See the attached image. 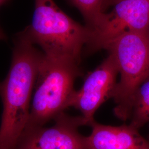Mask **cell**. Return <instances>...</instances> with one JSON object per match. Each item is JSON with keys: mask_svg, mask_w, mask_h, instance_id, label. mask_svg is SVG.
Listing matches in <instances>:
<instances>
[{"mask_svg": "<svg viewBox=\"0 0 149 149\" xmlns=\"http://www.w3.org/2000/svg\"><path fill=\"white\" fill-rule=\"evenodd\" d=\"M26 30L16 39L11 68L0 83L3 113L0 149H13L28 120L31 100L43 53L34 46Z\"/></svg>", "mask_w": 149, "mask_h": 149, "instance_id": "1", "label": "cell"}, {"mask_svg": "<svg viewBox=\"0 0 149 149\" xmlns=\"http://www.w3.org/2000/svg\"><path fill=\"white\" fill-rule=\"evenodd\" d=\"M26 31L32 42L40 47L45 55L77 64L91 34L90 28L74 21L53 0H35L32 24Z\"/></svg>", "mask_w": 149, "mask_h": 149, "instance_id": "2", "label": "cell"}, {"mask_svg": "<svg viewBox=\"0 0 149 149\" xmlns=\"http://www.w3.org/2000/svg\"><path fill=\"white\" fill-rule=\"evenodd\" d=\"M78 66L69 60L43 53L24 131L44 127L68 108L74 81L80 74Z\"/></svg>", "mask_w": 149, "mask_h": 149, "instance_id": "3", "label": "cell"}, {"mask_svg": "<svg viewBox=\"0 0 149 149\" xmlns=\"http://www.w3.org/2000/svg\"><path fill=\"white\" fill-rule=\"evenodd\" d=\"M107 49L120 74L112 97L116 103L114 113L125 121L130 119L136 91L149 76V38L146 32H129L117 38Z\"/></svg>", "mask_w": 149, "mask_h": 149, "instance_id": "4", "label": "cell"}, {"mask_svg": "<svg viewBox=\"0 0 149 149\" xmlns=\"http://www.w3.org/2000/svg\"><path fill=\"white\" fill-rule=\"evenodd\" d=\"M106 13L101 24L91 32L87 50L106 49L117 38L129 32H146L149 27V0H121Z\"/></svg>", "mask_w": 149, "mask_h": 149, "instance_id": "5", "label": "cell"}, {"mask_svg": "<svg viewBox=\"0 0 149 149\" xmlns=\"http://www.w3.org/2000/svg\"><path fill=\"white\" fill-rule=\"evenodd\" d=\"M54 120L51 127L26 130L13 149H88L86 136L78 130L86 125L83 118L63 112Z\"/></svg>", "mask_w": 149, "mask_h": 149, "instance_id": "6", "label": "cell"}, {"mask_svg": "<svg viewBox=\"0 0 149 149\" xmlns=\"http://www.w3.org/2000/svg\"><path fill=\"white\" fill-rule=\"evenodd\" d=\"M119 71L113 55L106 59L86 77L82 87L74 91L68 107H74L81 113L86 125L95 121L96 111L109 98H112L117 82Z\"/></svg>", "mask_w": 149, "mask_h": 149, "instance_id": "7", "label": "cell"}, {"mask_svg": "<svg viewBox=\"0 0 149 149\" xmlns=\"http://www.w3.org/2000/svg\"><path fill=\"white\" fill-rule=\"evenodd\" d=\"M86 137L88 149H149V141L130 124L114 127L96 122Z\"/></svg>", "mask_w": 149, "mask_h": 149, "instance_id": "8", "label": "cell"}, {"mask_svg": "<svg viewBox=\"0 0 149 149\" xmlns=\"http://www.w3.org/2000/svg\"><path fill=\"white\" fill-rule=\"evenodd\" d=\"M130 119L129 124L137 129L149 122V76L135 93Z\"/></svg>", "mask_w": 149, "mask_h": 149, "instance_id": "9", "label": "cell"}, {"mask_svg": "<svg viewBox=\"0 0 149 149\" xmlns=\"http://www.w3.org/2000/svg\"><path fill=\"white\" fill-rule=\"evenodd\" d=\"M77 7L84 16L87 27L91 32L95 31L101 24L106 14V0H70Z\"/></svg>", "mask_w": 149, "mask_h": 149, "instance_id": "10", "label": "cell"}, {"mask_svg": "<svg viewBox=\"0 0 149 149\" xmlns=\"http://www.w3.org/2000/svg\"><path fill=\"white\" fill-rule=\"evenodd\" d=\"M121 0H106L105 1V8L108 6L114 5L116 3Z\"/></svg>", "mask_w": 149, "mask_h": 149, "instance_id": "11", "label": "cell"}, {"mask_svg": "<svg viewBox=\"0 0 149 149\" xmlns=\"http://www.w3.org/2000/svg\"><path fill=\"white\" fill-rule=\"evenodd\" d=\"M5 39V35L3 33V32H2V31L0 29V40H2Z\"/></svg>", "mask_w": 149, "mask_h": 149, "instance_id": "12", "label": "cell"}, {"mask_svg": "<svg viewBox=\"0 0 149 149\" xmlns=\"http://www.w3.org/2000/svg\"><path fill=\"white\" fill-rule=\"evenodd\" d=\"M8 0H0V6L3 5V3H5Z\"/></svg>", "mask_w": 149, "mask_h": 149, "instance_id": "13", "label": "cell"}, {"mask_svg": "<svg viewBox=\"0 0 149 149\" xmlns=\"http://www.w3.org/2000/svg\"><path fill=\"white\" fill-rule=\"evenodd\" d=\"M146 34H147V36H148V37L149 38V27L148 29V31H147V32H146Z\"/></svg>", "mask_w": 149, "mask_h": 149, "instance_id": "14", "label": "cell"}, {"mask_svg": "<svg viewBox=\"0 0 149 149\" xmlns=\"http://www.w3.org/2000/svg\"></svg>", "mask_w": 149, "mask_h": 149, "instance_id": "15", "label": "cell"}]
</instances>
